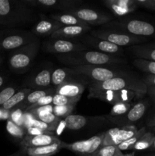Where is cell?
<instances>
[{
    "label": "cell",
    "mask_w": 155,
    "mask_h": 156,
    "mask_svg": "<svg viewBox=\"0 0 155 156\" xmlns=\"http://www.w3.org/2000/svg\"><path fill=\"white\" fill-rule=\"evenodd\" d=\"M38 16L22 0H0V27L11 29L27 25L35 22Z\"/></svg>",
    "instance_id": "obj_1"
},
{
    "label": "cell",
    "mask_w": 155,
    "mask_h": 156,
    "mask_svg": "<svg viewBox=\"0 0 155 156\" xmlns=\"http://www.w3.org/2000/svg\"><path fill=\"white\" fill-rule=\"evenodd\" d=\"M60 62L71 66H112L125 64L126 60L119 56H111L93 50H82L68 54L56 55Z\"/></svg>",
    "instance_id": "obj_2"
},
{
    "label": "cell",
    "mask_w": 155,
    "mask_h": 156,
    "mask_svg": "<svg viewBox=\"0 0 155 156\" xmlns=\"http://www.w3.org/2000/svg\"><path fill=\"white\" fill-rule=\"evenodd\" d=\"M130 90L141 98L147 93V88L141 79L134 76L128 77H116L104 82H91L89 85V93L103 91H119Z\"/></svg>",
    "instance_id": "obj_3"
},
{
    "label": "cell",
    "mask_w": 155,
    "mask_h": 156,
    "mask_svg": "<svg viewBox=\"0 0 155 156\" xmlns=\"http://www.w3.org/2000/svg\"><path fill=\"white\" fill-rule=\"evenodd\" d=\"M40 48L39 41L31 43L9 53L8 65L12 72L23 74L28 71Z\"/></svg>",
    "instance_id": "obj_4"
},
{
    "label": "cell",
    "mask_w": 155,
    "mask_h": 156,
    "mask_svg": "<svg viewBox=\"0 0 155 156\" xmlns=\"http://www.w3.org/2000/svg\"><path fill=\"white\" fill-rule=\"evenodd\" d=\"M71 75H82L89 78L91 82H104L116 77H128L132 74L127 72L108 67V66H77L67 67Z\"/></svg>",
    "instance_id": "obj_5"
},
{
    "label": "cell",
    "mask_w": 155,
    "mask_h": 156,
    "mask_svg": "<svg viewBox=\"0 0 155 156\" xmlns=\"http://www.w3.org/2000/svg\"><path fill=\"white\" fill-rule=\"evenodd\" d=\"M39 40L31 31L14 28L0 29V51H12Z\"/></svg>",
    "instance_id": "obj_6"
},
{
    "label": "cell",
    "mask_w": 155,
    "mask_h": 156,
    "mask_svg": "<svg viewBox=\"0 0 155 156\" xmlns=\"http://www.w3.org/2000/svg\"><path fill=\"white\" fill-rule=\"evenodd\" d=\"M105 26L113 30H119L138 37L155 36V26L151 23L138 19H129L126 18H118Z\"/></svg>",
    "instance_id": "obj_7"
},
{
    "label": "cell",
    "mask_w": 155,
    "mask_h": 156,
    "mask_svg": "<svg viewBox=\"0 0 155 156\" xmlns=\"http://www.w3.org/2000/svg\"><path fill=\"white\" fill-rule=\"evenodd\" d=\"M91 35L94 37L104 40L121 47L124 46L132 47V46L139 45L147 41V38L143 37L135 36L126 32L113 30V29L93 30L91 31Z\"/></svg>",
    "instance_id": "obj_8"
},
{
    "label": "cell",
    "mask_w": 155,
    "mask_h": 156,
    "mask_svg": "<svg viewBox=\"0 0 155 156\" xmlns=\"http://www.w3.org/2000/svg\"><path fill=\"white\" fill-rule=\"evenodd\" d=\"M105 133L92 136L84 141H78L73 143H65L61 142L62 149H66L75 153L78 156H90L94 154L102 146Z\"/></svg>",
    "instance_id": "obj_9"
},
{
    "label": "cell",
    "mask_w": 155,
    "mask_h": 156,
    "mask_svg": "<svg viewBox=\"0 0 155 156\" xmlns=\"http://www.w3.org/2000/svg\"><path fill=\"white\" fill-rule=\"evenodd\" d=\"M79 18L84 23L92 25H101L108 24L112 20V17L108 14L94 10L91 9H87L83 7H76L63 12Z\"/></svg>",
    "instance_id": "obj_10"
},
{
    "label": "cell",
    "mask_w": 155,
    "mask_h": 156,
    "mask_svg": "<svg viewBox=\"0 0 155 156\" xmlns=\"http://www.w3.org/2000/svg\"><path fill=\"white\" fill-rule=\"evenodd\" d=\"M42 48L47 53L62 55L86 50L88 47L80 43H76L68 40L51 39L45 41L43 44Z\"/></svg>",
    "instance_id": "obj_11"
},
{
    "label": "cell",
    "mask_w": 155,
    "mask_h": 156,
    "mask_svg": "<svg viewBox=\"0 0 155 156\" xmlns=\"http://www.w3.org/2000/svg\"><path fill=\"white\" fill-rule=\"evenodd\" d=\"M26 5L44 10H60L62 12L78 7L82 2L79 0H22Z\"/></svg>",
    "instance_id": "obj_12"
},
{
    "label": "cell",
    "mask_w": 155,
    "mask_h": 156,
    "mask_svg": "<svg viewBox=\"0 0 155 156\" xmlns=\"http://www.w3.org/2000/svg\"><path fill=\"white\" fill-rule=\"evenodd\" d=\"M89 98H97L104 101L109 104L115 105L119 102L130 103L134 98L137 97V94L130 90H122L119 91H103V92L89 93Z\"/></svg>",
    "instance_id": "obj_13"
},
{
    "label": "cell",
    "mask_w": 155,
    "mask_h": 156,
    "mask_svg": "<svg viewBox=\"0 0 155 156\" xmlns=\"http://www.w3.org/2000/svg\"><path fill=\"white\" fill-rule=\"evenodd\" d=\"M147 105L145 101H139L131 108L129 112L121 117H112L110 119L113 123L124 126H129L139 120L145 114Z\"/></svg>",
    "instance_id": "obj_14"
},
{
    "label": "cell",
    "mask_w": 155,
    "mask_h": 156,
    "mask_svg": "<svg viewBox=\"0 0 155 156\" xmlns=\"http://www.w3.org/2000/svg\"><path fill=\"white\" fill-rule=\"evenodd\" d=\"M85 43L91 46V47L97 50V51L100 53H106V54L111 55V56H122L124 53V50L121 47L112 44L110 42L104 41V40L98 39L97 37L88 35L84 38Z\"/></svg>",
    "instance_id": "obj_15"
},
{
    "label": "cell",
    "mask_w": 155,
    "mask_h": 156,
    "mask_svg": "<svg viewBox=\"0 0 155 156\" xmlns=\"http://www.w3.org/2000/svg\"><path fill=\"white\" fill-rule=\"evenodd\" d=\"M39 17L40 19L33 25L32 27L31 32L37 37H47L51 36L54 32L64 27L62 24L58 21L52 19L50 18H47L44 15L39 14Z\"/></svg>",
    "instance_id": "obj_16"
},
{
    "label": "cell",
    "mask_w": 155,
    "mask_h": 156,
    "mask_svg": "<svg viewBox=\"0 0 155 156\" xmlns=\"http://www.w3.org/2000/svg\"><path fill=\"white\" fill-rule=\"evenodd\" d=\"M60 143L61 140L56 136L51 134H43L39 136L27 135L20 143V147L21 149H25L30 148L42 147Z\"/></svg>",
    "instance_id": "obj_17"
},
{
    "label": "cell",
    "mask_w": 155,
    "mask_h": 156,
    "mask_svg": "<svg viewBox=\"0 0 155 156\" xmlns=\"http://www.w3.org/2000/svg\"><path fill=\"white\" fill-rule=\"evenodd\" d=\"M103 3L114 15L119 17L133 13L138 8L135 0H106Z\"/></svg>",
    "instance_id": "obj_18"
},
{
    "label": "cell",
    "mask_w": 155,
    "mask_h": 156,
    "mask_svg": "<svg viewBox=\"0 0 155 156\" xmlns=\"http://www.w3.org/2000/svg\"><path fill=\"white\" fill-rule=\"evenodd\" d=\"M85 85L77 80L70 79L56 88L55 94H61L72 98H81L84 91Z\"/></svg>",
    "instance_id": "obj_19"
},
{
    "label": "cell",
    "mask_w": 155,
    "mask_h": 156,
    "mask_svg": "<svg viewBox=\"0 0 155 156\" xmlns=\"http://www.w3.org/2000/svg\"><path fill=\"white\" fill-rule=\"evenodd\" d=\"M91 27L90 25L86 26H64L51 35L52 39H64L73 38L81 36L87 32L90 31Z\"/></svg>",
    "instance_id": "obj_20"
},
{
    "label": "cell",
    "mask_w": 155,
    "mask_h": 156,
    "mask_svg": "<svg viewBox=\"0 0 155 156\" xmlns=\"http://www.w3.org/2000/svg\"><path fill=\"white\" fill-rule=\"evenodd\" d=\"M138 132V129H136L135 126H124L120 128L119 132L118 133L115 137H113L111 140L106 142H102L101 146H118L119 145L122 143L123 142L126 141L131 137L135 135V133Z\"/></svg>",
    "instance_id": "obj_21"
},
{
    "label": "cell",
    "mask_w": 155,
    "mask_h": 156,
    "mask_svg": "<svg viewBox=\"0 0 155 156\" xmlns=\"http://www.w3.org/2000/svg\"><path fill=\"white\" fill-rule=\"evenodd\" d=\"M60 149H62L61 143L42 146V147L30 148V149H21V150L27 156H53L59 152Z\"/></svg>",
    "instance_id": "obj_22"
},
{
    "label": "cell",
    "mask_w": 155,
    "mask_h": 156,
    "mask_svg": "<svg viewBox=\"0 0 155 156\" xmlns=\"http://www.w3.org/2000/svg\"><path fill=\"white\" fill-rule=\"evenodd\" d=\"M32 91L30 88H22L20 89L6 102L5 104L2 105L0 108V110H2L4 111L10 112L15 108H17L24 100L26 97Z\"/></svg>",
    "instance_id": "obj_23"
},
{
    "label": "cell",
    "mask_w": 155,
    "mask_h": 156,
    "mask_svg": "<svg viewBox=\"0 0 155 156\" xmlns=\"http://www.w3.org/2000/svg\"><path fill=\"white\" fill-rule=\"evenodd\" d=\"M55 94V91L53 88H46V89H37L34 90V91H32L26 97L25 100L18 107V108H21V109L24 110L25 111V110L27 108H29L31 105L36 104L40 99H41L42 98L45 97V96L49 95V94Z\"/></svg>",
    "instance_id": "obj_24"
},
{
    "label": "cell",
    "mask_w": 155,
    "mask_h": 156,
    "mask_svg": "<svg viewBox=\"0 0 155 156\" xmlns=\"http://www.w3.org/2000/svg\"><path fill=\"white\" fill-rule=\"evenodd\" d=\"M129 51L132 52L134 56L138 59H147V60L155 62V47L150 44H139L132 46L129 48Z\"/></svg>",
    "instance_id": "obj_25"
},
{
    "label": "cell",
    "mask_w": 155,
    "mask_h": 156,
    "mask_svg": "<svg viewBox=\"0 0 155 156\" xmlns=\"http://www.w3.org/2000/svg\"><path fill=\"white\" fill-rule=\"evenodd\" d=\"M52 72L50 69H45L38 73L30 81V85L37 89L50 88L51 83Z\"/></svg>",
    "instance_id": "obj_26"
},
{
    "label": "cell",
    "mask_w": 155,
    "mask_h": 156,
    "mask_svg": "<svg viewBox=\"0 0 155 156\" xmlns=\"http://www.w3.org/2000/svg\"><path fill=\"white\" fill-rule=\"evenodd\" d=\"M50 18L55 21H58L63 26H86L88 24L84 23V21H81L79 18H76L72 15L68 13H56L50 14Z\"/></svg>",
    "instance_id": "obj_27"
},
{
    "label": "cell",
    "mask_w": 155,
    "mask_h": 156,
    "mask_svg": "<svg viewBox=\"0 0 155 156\" xmlns=\"http://www.w3.org/2000/svg\"><path fill=\"white\" fill-rule=\"evenodd\" d=\"M63 122L67 129H71V130H78V129H82L87 124L88 120L84 116L70 114L69 116L64 119Z\"/></svg>",
    "instance_id": "obj_28"
},
{
    "label": "cell",
    "mask_w": 155,
    "mask_h": 156,
    "mask_svg": "<svg viewBox=\"0 0 155 156\" xmlns=\"http://www.w3.org/2000/svg\"><path fill=\"white\" fill-rule=\"evenodd\" d=\"M71 74L68 71L67 68L64 69H56L52 72L51 74V83L52 85L56 86L57 88L58 86L63 84L64 82H67L71 79Z\"/></svg>",
    "instance_id": "obj_29"
},
{
    "label": "cell",
    "mask_w": 155,
    "mask_h": 156,
    "mask_svg": "<svg viewBox=\"0 0 155 156\" xmlns=\"http://www.w3.org/2000/svg\"><path fill=\"white\" fill-rule=\"evenodd\" d=\"M6 128H7V131L9 133V134L16 140H20V143L27 136V129L25 128L18 126L9 119L7 121Z\"/></svg>",
    "instance_id": "obj_30"
},
{
    "label": "cell",
    "mask_w": 155,
    "mask_h": 156,
    "mask_svg": "<svg viewBox=\"0 0 155 156\" xmlns=\"http://www.w3.org/2000/svg\"><path fill=\"white\" fill-rule=\"evenodd\" d=\"M132 64L137 69L148 75H155V62L136 58L132 61Z\"/></svg>",
    "instance_id": "obj_31"
},
{
    "label": "cell",
    "mask_w": 155,
    "mask_h": 156,
    "mask_svg": "<svg viewBox=\"0 0 155 156\" xmlns=\"http://www.w3.org/2000/svg\"><path fill=\"white\" fill-rule=\"evenodd\" d=\"M154 139L155 136L152 133H145L135 143L133 149L134 150H144V149H150Z\"/></svg>",
    "instance_id": "obj_32"
},
{
    "label": "cell",
    "mask_w": 155,
    "mask_h": 156,
    "mask_svg": "<svg viewBox=\"0 0 155 156\" xmlns=\"http://www.w3.org/2000/svg\"><path fill=\"white\" fill-rule=\"evenodd\" d=\"M145 128L143 127L141 129H138V132L135 133V136H133L132 137H131L130 139H129L126 141L123 142L122 143L119 145L117 147L119 149L120 151H126V150H130V149H133L134 146L135 145V143L138 141L140 138L145 133Z\"/></svg>",
    "instance_id": "obj_33"
},
{
    "label": "cell",
    "mask_w": 155,
    "mask_h": 156,
    "mask_svg": "<svg viewBox=\"0 0 155 156\" xmlns=\"http://www.w3.org/2000/svg\"><path fill=\"white\" fill-rule=\"evenodd\" d=\"M18 87L15 85H5L0 89V108L5 104L17 91Z\"/></svg>",
    "instance_id": "obj_34"
},
{
    "label": "cell",
    "mask_w": 155,
    "mask_h": 156,
    "mask_svg": "<svg viewBox=\"0 0 155 156\" xmlns=\"http://www.w3.org/2000/svg\"><path fill=\"white\" fill-rule=\"evenodd\" d=\"M80 98H72L61 94H54L53 99V105L54 106H75Z\"/></svg>",
    "instance_id": "obj_35"
},
{
    "label": "cell",
    "mask_w": 155,
    "mask_h": 156,
    "mask_svg": "<svg viewBox=\"0 0 155 156\" xmlns=\"http://www.w3.org/2000/svg\"><path fill=\"white\" fill-rule=\"evenodd\" d=\"M30 115H31V114H30ZM32 117L36 119V120H40V121L43 122V123H47V124L55 126V127L56 128H57L58 125H59V118H58V117L52 112L41 113V114H40L39 115L37 116H34V117L32 116Z\"/></svg>",
    "instance_id": "obj_36"
},
{
    "label": "cell",
    "mask_w": 155,
    "mask_h": 156,
    "mask_svg": "<svg viewBox=\"0 0 155 156\" xmlns=\"http://www.w3.org/2000/svg\"><path fill=\"white\" fill-rule=\"evenodd\" d=\"M9 120H12L14 123H15L18 126L24 127V124H25V114H24V111L19 108H15L12 111H10Z\"/></svg>",
    "instance_id": "obj_37"
},
{
    "label": "cell",
    "mask_w": 155,
    "mask_h": 156,
    "mask_svg": "<svg viewBox=\"0 0 155 156\" xmlns=\"http://www.w3.org/2000/svg\"><path fill=\"white\" fill-rule=\"evenodd\" d=\"M132 108L130 103L126 102H119L112 105L110 111L111 117H121L129 112Z\"/></svg>",
    "instance_id": "obj_38"
},
{
    "label": "cell",
    "mask_w": 155,
    "mask_h": 156,
    "mask_svg": "<svg viewBox=\"0 0 155 156\" xmlns=\"http://www.w3.org/2000/svg\"><path fill=\"white\" fill-rule=\"evenodd\" d=\"M122 152L117 146H101L94 154L90 156H114Z\"/></svg>",
    "instance_id": "obj_39"
},
{
    "label": "cell",
    "mask_w": 155,
    "mask_h": 156,
    "mask_svg": "<svg viewBox=\"0 0 155 156\" xmlns=\"http://www.w3.org/2000/svg\"><path fill=\"white\" fill-rule=\"evenodd\" d=\"M74 106H54L53 105V113L58 118H64L71 114L74 111Z\"/></svg>",
    "instance_id": "obj_40"
},
{
    "label": "cell",
    "mask_w": 155,
    "mask_h": 156,
    "mask_svg": "<svg viewBox=\"0 0 155 156\" xmlns=\"http://www.w3.org/2000/svg\"><path fill=\"white\" fill-rule=\"evenodd\" d=\"M28 126H33V127L37 128V129L44 131V132H53L56 129V127H55V126L47 124V123H43L40 120H36L34 118L29 121V123L25 126V129Z\"/></svg>",
    "instance_id": "obj_41"
},
{
    "label": "cell",
    "mask_w": 155,
    "mask_h": 156,
    "mask_svg": "<svg viewBox=\"0 0 155 156\" xmlns=\"http://www.w3.org/2000/svg\"><path fill=\"white\" fill-rule=\"evenodd\" d=\"M53 94H49V95L45 96V97L42 98L41 99H40L36 104L31 105L29 108H27L25 110L26 112H29V111H32V110L35 109V108H40V107H43V106H47V105H53Z\"/></svg>",
    "instance_id": "obj_42"
},
{
    "label": "cell",
    "mask_w": 155,
    "mask_h": 156,
    "mask_svg": "<svg viewBox=\"0 0 155 156\" xmlns=\"http://www.w3.org/2000/svg\"><path fill=\"white\" fill-rule=\"evenodd\" d=\"M138 7H142L155 12V0H135Z\"/></svg>",
    "instance_id": "obj_43"
},
{
    "label": "cell",
    "mask_w": 155,
    "mask_h": 156,
    "mask_svg": "<svg viewBox=\"0 0 155 156\" xmlns=\"http://www.w3.org/2000/svg\"><path fill=\"white\" fill-rule=\"evenodd\" d=\"M27 129V135L28 136H39L43 135V134H51V135H54L53 132H44V131L40 130V129H37L33 126H28L26 128Z\"/></svg>",
    "instance_id": "obj_44"
},
{
    "label": "cell",
    "mask_w": 155,
    "mask_h": 156,
    "mask_svg": "<svg viewBox=\"0 0 155 156\" xmlns=\"http://www.w3.org/2000/svg\"><path fill=\"white\" fill-rule=\"evenodd\" d=\"M147 88H155V75H147L144 79H142Z\"/></svg>",
    "instance_id": "obj_45"
},
{
    "label": "cell",
    "mask_w": 155,
    "mask_h": 156,
    "mask_svg": "<svg viewBox=\"0 0 155 156\" xmlns=\"http://www.w3.org/2000/svg\"><path fill=\"white\" fill-rule=\"evenodd\" d=\"M8 81V76L5 74L0 73V89L5 85L6 82Z\"/></svg>",
    "instance_id": "obj_46"
},
{
    "label": "cell",
    "mask_w": 155,
    "mask_h": 156,
    "mask_svg": "<svg viewBox=\"0 0 155 156\" xmlns=\"http://www.w3.org/2000/svg\"><path fill=\"white\" fill-rule=\"evenodd\" d=\"M147 94L150 95L152 100L155 102V88H152V87L147 88Z\"/></svg>",
    "instance_id": "obj_47"
},
{
    "label": "cell",
    "mask_w": 155,
    "mask_h": 156,
    "mask_svg": "<svg viewBox=\"0 0 155 156\" xmlns=\"http://www.w3.org/2000/svg\"><path fill=\"white\" fill-rule=\"evenodd\" d=\"M147 126L150 128L155 127V114L148 120V122L147 123Z\"/></svg>",
    "instance_id": "obj_48"
},
{
    "label": "cell",
    "mask_w": 155,
    "mask_h": 156,
    "mask_svg": "<svg viewBox=\"0 0 155 156\" xmlns=\"http://www.w3.org/2000/svg\"><path fill=\"white\" fill-rule=\"evenodd\" d=\"M9 156H27V155H26V154L24 153V152H23L21 149H20L19 152H16V153L13 154V155H9Z\"/></svg>",
    "instance_id": "obj_49"
},
{
    "label": "cell",
    "mask_w": 155,
    "mask_h": 156,
    "mask_svg": "<svg viewBox=\"0 0 155 156\" xmlns=\"http://www.w3.org/2000/svg\"><path fill=\"white\" fill-rule=\"evenodd\" d=\"M4 59H5L4 52L0 51V66H1L2 63V62L4 61Z\"/></svg>",
    "instance_id": "obj_50"
},
{
    "label": "cell",
    "mask_w": 155,
    "mask_h": 156,
    "mask_svg": "<svg viewBox=\"0 0 155 156\" xmlns=\"http://www.w3.org/2000/svg\"><path fill=\"white\" fill-rule=\"evenodd\" d=\"M150 149H152V150H155V139H154V140H153V144H152L151 147H150Z\"/></svg>",
    "instance_id": "obj_51"
},
{
    "label": "cell",
    "mask_w": 155,
    "mask_h": 156,
    "mask_svg": "<svg viewBox=\"0 0 155 156\" xmlns=\"http://www.w3.org/2000/svg\"><path fill=\"white\" fill-rule=\"evenodd\" d=\"M124 156H133V154H128V155H124Z\"/></svg>",
    "instance_id": "obj_52"
},
{
    "label": "cell",
    "mask_w": 155,
    "mask_h": 156,
    "mask_svg": "<svg viewBox=\"0 0 155 156\" xmlns=\"http://www.w3.org/2000/svg\"><path fill=\"white\" fill-rule=\"evenodd\" d=\"M150 45H151V46H152V47H155V44H150Z\"/></svg>",
    "instance_id": "obj_53"
},
{
    "label": "cell",
    "mask_w": 155,
    "mask_h": 156,
    "mask_svg": "<svg viewBox=\"0 0 155 156\" xmlns=\"http://www.w3.org/2000/svg\"><path fill=\"white\" fill-rule=\"evenodd\" d=\"M152 129H153V132H155V127H153V128H152Z\"/></svg>",
    "instance_id": "obj_54"
},
{
    "label": "cell",
    "mask_w": 155,
    "mask_h": 156,
    "mask_svg": "<svg viewBox=\"0 0 155 156\" xmlns=\"http://www.w3.org/2000/svg\"><path fill=\"white\" fill-rule=\"evenodd\" d=\"M151 156H155V155H151Z\"/></svg>",
    "instance_id": "obj_55"
}]
</instances>
